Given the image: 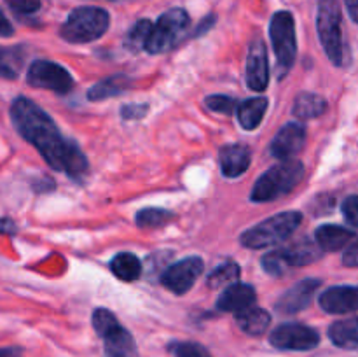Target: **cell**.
I'll return each instance as SVG.
<instances>
[{
	"mask_svg": "<svg viewBox=\"0 0 358 357\" xmlns=\"http://www.w3.org/2000/svg\"><path fill=\"white\" fill-rule=\"evenodd\" d=\"M14 128L30 142L51 168L79 178L87 172V160L73 140H65L51 115L35 102L17 97L10 105Z\"/></svg>",
	"mask_w": 358,
	"mask_h": 357,
	"instance_id": "cell-1",
	"label": "cell"
},
{
	"mask_svg": "<svg viewBox=\"0 0 358 357\" xmlns=\"http://www.w3.org/2000/svg\"><path fill=\"white\" fill-rule=\"evenodd\" d=\"M304 177V167L301 161L285 160L275 164L261 175L252 189V202H273L289 195L301 184Z\"/></svg>",
	"mask_w": 358,
	"mask_h": 357,
	"instance_id": "cell-2",
	"label": "cell"
},
{
	"mask_svg": "<svg viewBox=\"0 0 358 357\" xmlns=\"http://www.w3.org/2000/svg\"><path fill=\"white\" fill-rule=\"evenodd\" d=\"M108 23H110V16L101 7H79L72 10L65 23L62 24L59 35L63 41L70 44H87L100 38L107 31Z\"/></svg>",
	"mask_w": 358,
	"mask_h": 357,
	"instance_id": "cell-3",
	"label": "cell"
},
{
	"mask_svg": "<svg viewBox=\"0 0 358 357\" xmlns=\"http://www.w3.org/2000/svg\"><path fill=\"white\" fill-rule=\"evenodd\" d=\"M303 216L299 212H282L262 220L241 234V244L247 248H268L287 240L299 227Z\"/></svg>",
	"mask_w": 358,
	"mask_h": 357,
	"instance_id": "cell-4",
	"label": "cell"
},
{
	"mask_svg": "<svg viewBox=\"0 0 358 357\" xmlns=\"http://www.w3.org/2000/svg\"><path fill=\"white\" fill-rule=\"evenodd\" d=\"M317 28L320 42L334 65L343 66L346 63L345 42L341 31V6L339 0H318Z\"/></svg>",
	"mask_w": 358,
	"mask_h": 357,
	"instance_id": "cell-5",
	"label": "cell"
},
{
	"mask_svg": "<svg viewBox=\"0 0 358 357\" xmlns=\"http://www.w3.org/2000/svg\"><path fill=\"white\" fill-rule=\"evenodd\" d=\"M269 35H271L276 55V74H278V79H283L292 69L297 55L296 21L289 10H278L273 16L271 24H269Z\"/></svg>",
	"mask_w": 358,
	"mask_h": 357,
	"instance_id": "cell-6",
	"label": "cell"
},
{
	"mask_svg": "<svg viewBox=\"0 0 358 357\" xmlns=\"http://www.w3.org/2000/svg\"><path fill=\"white\" fill-rule=\"evenodd\" d=\"M189 14L184 9H171L164 13L154 24L152 34L147 41L145 49L152 55L170 51L177 42L180 41L182 35L185 34L189 27Z\"/></svg>",
	"mask_w": 358,
	"mask_h": 357,
	"instance_id": "cell-7",
	"label": "cell"
},
{
	"mask_svg": "<svg viewBox=\"0 0 358 357\" xmlns=\"http://www.w3.org/2000/svg\"><path fill=\"white\" fill-rule=\"evenodd\" d=\"M27 80L30 86L55 91L59 94L69 93L73 88V79L69 70L48 59H37L31 63L27 72Z\"/></svg>",
	"mask_w": 358,
	"mask_h": 357,
	"instance_id": "cell-8",
	"label": "cell"
},
{
	"mask_svg": "<svg viewBox=\"0 0 358 357\" xmlns=\"http://www.w3.org/2000/svg\"><path fill=\"white\" fill-rule=\"evenodd\" d=\"M269 342L280 350H313L320 343V335L313 328L304 324H282L271 332Z\"/></svg>",
	"mask_w": 358,
	"mask_h": 357,
	"instance_id": "cell-9",
	"label": "cell"
},
{
	"mask_svg": "<svg viewBox=\"0 0 358 357\" xmlns=\"http://www.w3.org/2000/svg\"><path fill=\"white\" fill-rule=\"evenodd\" d=\"M203 259L201 258H185L182 261L171 265L163 273V284L175 294H184L194 286L198 276L203 273Z\"/></svg>",
	"mask_w": 358,
	"mask_h": 357,
	"instance_id": "cell-10",
	"label": "cell"
},
{
	"mask_svg": "<svg viewBox=\"0 0 358 357\" xmlns=\"http://www.w3.org/2000/svg\"><path fill=\"white\" fill-rule=\"evenodd\" d=\"M320 280L318 279H306L297 282L296 286L290 287L278 301H276V310L280 314L292 315L299 314L301 310L310 307L311 300H313L315 293L320 287Z\"/></svg>",
	"mask_w": 358,
	"mask_h": 357,
	"instance_id": "cell-11",
	"label": "cell"
},
{
	"mask_svg": "<svg viewBox=\"0 0 358 357\" xmlns=\"http://www.w3.org/2000/svg\"><path fill=\"white\" fill-rule=\"evenodd\" d=\"M304 142H306V130H304V126L299 125V122H289V125H285L276 133L269 150L278 160H292L297 153H301Z\"/></svg>",
	"mask_w": 358,
	"mask_h": 357,
	"instance_id": "cell-12",
	"label": "cell"
},
{
	"mask_svg": "<svg viewBox=\"0 0 358 357\" xmlns=\"http://www.w3.org/2000/svg\"><path fill=\"white\" fill-rule=\"evenodd\" d=\"M269 80V66H268V52L262 41H254L248 49L247 58V84L250 90L264 91L268 88Z\"/></svg>",
	"mask_w": 358,
	"mask_h": 357,
	"instance_id": "cell-13",
	"label": "cell"
},
{
	"mask_svg": "<svg viewBox=\"0 0 358 357\" xmlns=\"http://www.w3.org/2000/svg\"><path fill=\"white\" fill-rule=\"evenodd\" d=\"M320 307L327 314L341 315L358 310V287L336 286L329 287L320 296Z\"/></svg>",
	"mask_w": 358,
	"mask_h": 357,
	"instance_id": "cell-14",
	"label": "cell"
},
{
	"mask_svg": "<svg viewBox=\"0 0 358 357\" xmlns=\"http://www.w3.org/2000/svg\"><path fill=\"white\" fill-rule=\"evenodd\" d=\"M220 170L226 177H240L248 170L252 161L250 149L243 144H229L220 149Z\"/></svg>",
	"mask_w": 358,
	"mask_h": 357,
	"instance_id": "cell-15",
	"label": "cell"
},
{
	"mask_svg": "<svg viewBox=\"0 0 358 357\" xmlns=\"http://www.w3.org/2000/svg\"><path fill=\"white\" fill-rule=\"evenodd\" d=\"M255 300V290L254 287L248 286V284H231L229 287H226L222 294H220L219 301H217V308L222 312H234V314H240V312L247 310V308L254 307Z\"/></svg>",
	"mask_w": 358,
	"mask_h": 357,
	"instance_id": "cell-16",
	"label": "cell"
},
{
	"mask_svg": "<svg viewBox=\"0 0 358 357\" xmlns=\"http://www.w3.org/2000/svg\"><path fill=\"white\" fill-rule=\"evenodd\" d=\"M105 357H140L133 336L122 326L103 336Z\"/></svg>",
	"mask_w": 358,
	"mask_h": 357,
	"instance_id": "cell-17",
	"label": "cell"
},
{
	"mask_svg": "<svg viewBox=\"0 0 358 357\" xmlns=\"http://www.w3.org/2000/svg\"><path fill=\"white\" fill-rule=\"evenodd\" d=\"M353 231L346 230L343 226H336V224H324L315 233V240L320 245L322 251L336 252L345 248L350 241L353 240Z\"/></svg>",
	"mask_w": 358,
	"mask_h": 357,
	"instance_id": "cell-18",
	"label": "cell"
},
{
	"mask_svg": "<svg viewBox=\"0 0 358 357\" xmlns=\"http://www.w3.org/2000/svg\"><path fill=\"white\" fill-rule=\"evenodd\" d=\"M329 338L339 349L358 350V317L334 322L329 328Z\"/></svg>",
	"mask_w": 358,
	"mask_h": 357,
	"instance_id": "cell-19",
	"label": "cell"
},
{
	"mask_svg": "<svg viewBox=\"0 0 358 357\" xmlns=\"http://www.w3.org/2000/svg\"><path fill=\"white\" fill-rule=\"evenodd\" d=\"M236 322L241 331L250 336H261L271 324V315L257 307H250L247 310L236 314Z\"/></svg>",
	"mask_w": 358,
	"mask_h": 357,
	"instance_id": "cell-20",
	"label": "cell"
},
{
	"mask_svg": "<svg viewBox=\"0 0 358 357\" xmlns=\"http://www.w3.org/2000/svg\"><path fill=\"white\" fill-rule=\"evenodd\" d=\"M320 245L313 244L311 240L304 238V240H296L290 245L283 247V252H285L287 259L292 266H304L311 265V262L317 261L322 255Z\"/></svg>",
	"mask_w": 358,
	"mask_h": 357,
	"instance_id": "cell-21",
	"label": "cell"
},
{
	"mask_svg": "<svg viewBox=\"0 0 358 357\" xmlns=\"http://www.w3.org/2000/svg\"><path fill=\"white\" fill-rule=\"evenodd\" d=\"M268 108V100L264 97H255L250 100H245L243 104L238 105V121L245 130H255L261 125L262 118Z\"/></svg>",
	"mask_w": 358,
	"mask_h": 357,
	"instance_id": "cell-22",
	"label": "cell"
},
{
	"mask_svg": "<svg viewBox=\"0 0 358 357\" xmlns=\"http://www.w3.org/2000/svg\"><path fill=\"white\" fill-rule=\"evenodd\" d=\"M129 86H131V80L126 76H112L108 77V79H103L101 83L94 84V86L87 91V98H90L91 102L107 100V98L119 97V94L124 93Z\"/></svg>",
	"mask_w": 358,
	"mask_h": 357,
	"instance_id": "cell-23",
	"label": "cell"
},
{
	"mask_svg": "<svg viewBox=\"0 0 358 357\" xmlns=\"http://www.w3.org/2000/svg\"><path fill=\"white\" fill-rule=\"evenodd\" d=\"M327 111V102L324 97L315 93H301L294 102L292 112L299 119H313Z\"/></svg>",
	"mask_w": 358,
	"mask_h": 357,
	"instance_id": "cell-24",
	"label": "cell"
},
{
	"mask_svg": "<svg viewBox=\"0 0 358 357\" xmlns=\"http://www.w3.org/2000/svg\"><path fill=\"white\" fill-rule=\"evenodd\" d=\"M110 270L119 280L124 282H133L142 273V262L131 252H121L110 261Z\"/></svg>",
	"mask_w": 358,
	"mask_h": 357,
	"instance_id": "cell-25",
	"label": "cell"
},
{
	"mask_svg": "<svg viewBox=\"0 0 358 357\" xmlns=\"http://www.w3.org/2000/svg\"><path fill=\"white\" fill-rule=\"evenodd\" d=\"M24 52L21 48H3L0 46V77L16 79L23 66Z\"/></svg>",
	"mask_w": 358,
	"mask_h": 357,
	"instance_id": "cell-26",
	"label": "cell"
},
{
	"mask_svg": "<svg viewBox=\"0 0 358 357\" xmlns=\"http://www.w3.org/2000/svg\"><path fill=\"white\" fill-rule=\"evenodd\" d=\"M240 276V266L236 262H226L213 270L206 279V286L210 289H220V287H229V284H234Z\"/></svg>",
	"mask_w": 358,
	"mask_h": 357,
	"instance_id": "cell-27",
	"label": "cell"
},
{
	"mask_svg": "<svg viewBox=\"0 0 358 357\" xmlns=\"http://www.w3.org/2000/svg\"><path fill=\"white\" fill-rule=\"evenodd\" d=\"M171 219H173V214L164 209H156V206H149V209H143L136 214V224L143 230L161 227L170 223Z\"/></svg>",
	"mask_w": 358,
	"mask_h": 357,
	"instance_id": "cell-28",
	"label": "cell"
},
{
	"mask_svg": "<svg viewBox=\"0 0 358 357\" xmlns=\"http://www.w3.org/2000/svg\"><path fill=\"white\" fill-rule=\"evenodd\" d=\"M152 28L154 24L150 23L149 20H140L136 21L135 27L128 31L126 35V48L129 51H138V49H143L147 46V41H149L150 34H152Z\"/></svg>",
	"mask_w": 358,
	"mask_h": 357,
	"instance_id": "cell-29",
	"label": "cell"
},
{
	"mask_svg": "<svg viewBox=\"0 0 358 357\" xmlns=\"http://www.w3.org/2000/svg\"><path fill=\"white\" fill-rule=\"evenodd\" d=\"M262 268L269 273V275L282 276L292 268V265L287 259L283 248H278V251H271L262 258Z\"/></svg>",
	"mask_w": 358,
	"mask_h": 357,
	"instance_id": "cell-30",
	"label": "cell"
},
{
	"mask_svg": "<svg viewBox=\"0 0 358 357\" xmlns=\"http://www.w3.org/2000/svg\"><path fill=\"white\" fill-rule=\"evenodd\" d=\"M117 326L121 324H119L117 318H115V315L112 312L105 310V308H98V310L93 312V328L101 338L107 336L110 331H114Z\"/></svg>",
	"mask_w": 358,
	"mask_h": 357,
	"instance_id": "cell-31",
	"label": "cell"
},
{
	"mask_svg": "<svg viewBox=\"0 0 358 357\" xmlns=\"http://www.w3.org/2000/svg\"><path fill=\"white\" fill-rule=\"evenodd\" d=\"M205 105L213 112H222V114H231L236 107V102L226 94H212L205 100Z\"/></svg>",
	"mask_w": 358,
	"mask_h": 357,
	"instance_id": "cell-32",
	"label": "cell"
},
{
	"mask_svg": "<svg viewBox=\"0 0 358 357\" xmlns=\"http://www.w3.org/2000/svg\"><path fill=\"white\" fill-rule=\"evenodd\" d=\"M173 352H175V357H212L205 346L192 342L178 343V345H175Z\"/></svg>",
	"mask_w": 358,
	"mask_h": 357,
	"instance_id": "cell-33",
	"label": "cell"
},
{
	"mask_svg": "<svg viewBox=\"0 0 358 357\" xmlns=\"http://www.w3.org/2000/svg\"><path fill=\"white\" fill-rule=\"evenodd\" d=\"M9 9L13 13L20 14V16H27V14H34L41 9V0H6Z\"/></svg>",
	"mask_w": 358,
	"mask_h": 357,
	"instance_id": "cell-34",
	"label": "cell"
},
{
	"mask_svg": "<svg viewBox=\"0 0 358 357\" xmlns=\"http://www.w3.org/2000/svg\"><path fill=\"white\" fill-rule=\"evenodd\" d=\"M343 216L350 224L358 227V196H348L343 203Z\"/></svg>",
	"mask_w": 358,
	"mask_h": 357,
	"instance_id": "cell-35",
	"label": "cell"
},
{
	"mask_svg": "<svg viewBox=\"0 0 358 357\" xmlns=\"http://www.w3.org/2000/svg\"><path fill=\"white\" fill-rule=\"evenodd\" d=\"M147 111H149V105L147 104H128L122 107L121 114H122V118L128 119V121H131V119L143 118V115L147 114Z\"/></svg>",
	"mask_w": 358,
	"mask_h": 357,
	"instance_id": "cell-36",
	"label": "cell"
},
{
	"mask_svg": "<svg viewBox=\"0 0 358 357\" xmlns=\"http://www.w3.org/2000/svg\"><path fill=\"white\" fill-rule=\"evenodd\" d=\"M343 262L350 268H355L358 266V240L353 241L348 248H346L345 255H343Z\"/></svg>",
	"mask_w": 358,
	"mask_h": 357,
	"instance_id": "cell-37",
	"label": "cell"
},
{
	"mask_svg": "<svg viewBox=\"0 0 358 357\" xmlns=\"http://www.w3.org/2000/svg\"><path fill=\"white\" fill-rule=\"evenodd\" d=\"M13 35H14V27L6 18L3 10L0 9V37L6 38V37H13Z\"/></svg>",
	"mask_w": 358,
	"mask_h": 357,
	"instance_id": "cell-38",
	"label": "cell"
},
{
	"mask_svg": "<svg viewBox=\"0 0 358 357\" xmlns=\"http://www.w3.org/2000/svg\"><path fill=\"white\" fill-rule=\"evenodd\" d=\"M17 231L16 224L13 223L10 219H7V217H2L0 219V233L2 234H14Z\"/></svg>",
	"mask_w": 358,
	"mask_h": 357,
	"instance_id": "cell-39",
	"label": "cell"
},
{
	"mask_svg": "<svg viewBox=\"0 0 358 357\" xmlns=\"http://www.w3.org/2000/svg\"><path fill=\"white\" fill-rule=\"evenodd\" d=\"M23 349L21 346H3L0 349V357H21Z\"/></svg>",
	"mask_w": 358,
	"mask_h": 357,
	"instance_id": "cell-40",
	"label": "cell"
},
{
	"mask_svg": "<svg viewBox=\"0 0 358 357\" xmlns=\"http://www.w3.org/2000/svg\"><path fill=\"white\" fill-rule=\"evenodd\" d=\"M213 23H215V16H206L205 20H203L201 23H199L198 30H196V35H203V34H205L206 30H210V28H212Z\"/></svg>",
	"mask_w": 358,
	"mask_h": 357,
	"instance_id": "cell-41",
	"label": "cell"
},
{
	"mask_svg": "<svg viewBox=\"0 0 358 357\" xmlns=\"http://www.w3.org/2000/svg\"><path fill=\"white\" fill-rule=\"evenodd\" d=\"M346 4V9H348L350 16H352V20L358 21V0H345Z\"/></svg>",
	"mask_w": 358,
	"mask_h": 357,
	"instance_id": "cell-42",
	"label": "cell"
},
{
	"mask_svg": "<svg viewBox=\"0 0 358 357\" xmlns=\"http://www.w3.org/2000/svg\"><path fill=\"white\" fill-rule=\"evenodd\" d=\"M115 2H117V0H115Z\"/></svg>",
	"mask_w": 358,
	"mask_h": 357,
	"instance_id": "cell-43",
	"label": "cell"
}]
</instances>
